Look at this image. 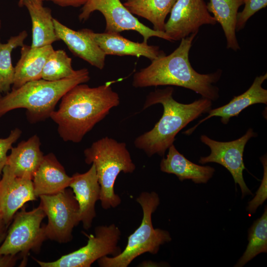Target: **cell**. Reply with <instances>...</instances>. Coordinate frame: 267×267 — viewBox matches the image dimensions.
I'll list each match as a JSON object with an SVG mask.
<instances>
[{
  "mask_svg": "<svg viewBox=\"0 0 267 267\" xmlns=\"http://www.w3.org/2000/svg\"><path fill=\"white\" fill-rule=\"evenodd\" d=\"M27 36V31L24 30L10 37L6 43H2L0 40V98L10 91L13 83L14 67L12 64L11 52L14 48L24 44Z\"/></svg>",
  "mask_w": 267,
  "mask_h": 267,
  "instance_id": "cell-25",
  "label": "cell"
},
{
  "mask_svg": "<svg viewBox=\"0 0 267 267\" xmlns=\"http://www.w3.org/2000/svg\"><path fill=\"white\" fill-rule=\"evenodd\" d=\"M7 227L0 210V242L5 235V231Z\"/></svg>",
  "mask_w": 267,
  "mask_h": 267,
  "instance_id": "cell-33",
  "label": "cell"
},
{
  "mask_svg": "<svg viewBox=\"0 0 267 267\" xmlns=\"http://www.w3.org/2000/svg\"><path fill=\"white\" fill-rule=\"evenodd\" d=\"M42 207L27 211L24 207L14 215L4 240L0 246V255L19 254L25 258L32 251L39 253L47 239L42 222L45 217Z\"/></svg>",
  "mask_w": 267,
  "mask_h": 267,
  "instance_id": "cell-7",
  "label": "cell"
},
{
  "mask_svg": "<svg viewBox=\"0 0 267 267\" xmlns=\"http://www.w3.org/2000/svg\"><path fill=\"white\" fill-rule=\"evenodd\" d=\"M53 21L56 36L73 54L100 70L103 69L106 55L84 29L74 30L54 18Z\"/></svg>",
  "mask_w": 267,
  "mask_h": 267,
  "instance_id": "cell-16",
  "label": "cell"
},
{
  "mask_svg": "<svg viewBox=\"0 0 267 267\" xmlns=\"http://www.w3.org/2000/svg\"><path fill=\"white\" fill-rule=\"evenodd\" d=\"M29 0H19L18 2V5L20 7H23L24 6V3Z\"/></svg>",
  "mask_w": 267,
  "mask_h": 267,
  "instance_id": "cell-34",
  "label": "cell"
},
{
  "mask_svg": "<svg viewBox=\"0 0 267 267\" xmlns=\"http://www.w3.org/2000/svg\"><path fill=\"white\" fill-rule=\"evenodd\" d=\"M36 198L32 180L16 176L6 165L0 178V210L7 226L19 209Z\"/></svg>",
  "mask_w": 267,
  "mask_h": 267,
  "instance_id": "cell-13",
  "label": "cell"
},
{
  "mask_svg": "<svg viewBox=\"0 0 267 267\" xmlns=\"http://www.w3.org/2000/svg\"><path fill=\"white\" fill-rule=\"evenodd\" d=\"M173 88L157 89L147 96L142 109L161 104L163 113L153 129L135 138V146L149 157L164 156L173 144L178 133L189 123L211 109L212 100L202 97L189 104L179 103L173 97Z\"/></svg>",
  "mask_w": 267,
  "mask_h": 267,
  "instance_id": "cell-3",
  "label": "cell"
},
{
  "mask_svg": "<svg viewBox=\"0 0 267 267\" xmlns=\"http://www.w3.org/2000/svg\"><path fill=\"white\" fill-rule=\"evenodd\" d=\"M84 30L106 55L144 56L151 61L166 55L158 46L148 45L144 42H134L119 33H95L90 29Z\"/></svg>",
  "mask_w": 267,
  "mask_h": 267,
  "instance_id": "cell-15",
  "label": "cell"
},
{
  "mask_svg": "<svg viewBox=\"0 0 267 267\" xmlns=\"http://www.w3.org/2000/svg\"><path fill=\"white\" fill-rule=\"evenodd\" d=\"M197 34L194 33L182 39L173 52L151 61L147 67L135 73L133 87L178 86L192 90L212 101L218 99L219 89L214 84L220 79L222 70L200 74L193 68L189 59L190 49Z\"/></svg>",
  "mask_w": 267,
  "mask_h": 267,
  "instance_id": "cell-2",
  "label": "cell"
},
{
  "mask_svg": "<svg viewBox=\"0 0 267 267\" xmlns=\"http://www.w3.org/2000/svg\"><path fill=\"white\" fill-rule=\"evenodd\" d=\"M267 79V73L256 77L250 87L246 91L240 95L234 96L225 105L210 109L207 117L183 133L187 135L191 134L200 124L213 117H220L221 122L225 125L232 117L238 116L242 111L252 105L258 103L267 104V90L262 87L263 83Z\"/></svg>",
  "mask_w": 267,
  "mask_h": 267,
  "instance_id": "cell-17",
  "label": "cell"
},
{
  "mask_svg": "<svg viewBox=\"0 0 267 267\" xmlns=\"http://www.w3.org/2000/svg\"><path fill=\"white\" fill-rule=\"evenodd\" d=\"M216 23L204 0H176L165 23L164 32L172 42L179 41L197 34L203 25Z\"/></svg>",
  "mask_w": 267,
  "mask_h": 267,
  "instance_id": "cell-12",
  "label": "cell"
},
{
  "mask_svg": "<svg viewBox=\"0 0 267 267\" xmlns=\"http://www.w3.org/2000/svg\"><path fill=\"white\" fill-rule=\"evenodd\" d=\"M39 197L40 205L48 220L44 226L46 239L60 243L71 241L73 229L80 222L79 204L73 190L66 188L56 194Z\"/></svg>",
  "mask_w": 267,
  "mask_h": 267,
  "instance_id": "cell-9",
  "label": "cell"
},
{
  "mask_svg": "<svg viewBox=\"0 0 267 267\" xmlns=\"http://www.w3.org/2000/svg\"><path fill=\"white\" fill-rule=\"evenodd\" d=\"M143 211V218L139 227L128 237L127 245L119 255L107 256L97 260L101 267H127L136 257L146 252L158 253L161 245L171 241L170 233L165 230L154 228L152 213L160 204L158 195L154 191L143 192L136 198Z\"/></svg>",
  "mask_w": 267,
  "mask_h": 267,
  "instance_id": "cell-6",
  "label": "cell"
},
{
  "mask_svg": "<svg viewBox=\"0 0 267 267\" xmlns=\"http://www.w3.org/2000/svg\"><path fill=\"white\" fill-rule=\"evenodd\" d=\"M257 135V133L250 128L243 136L230 141H216L206 135L200 136L201 142L209 147L211 153L206 157H201L199 162L202 164L216 163L225 168L232 175L235 183L239 184L242 198L252 194L243 178V172L245 169L243 152L249 140Z\"/></svg>",
  "mask_w": 267,
  "mask_h": 267,
  "instance_id": "cell-11",
  "label": "cell"
},
{
  "mask_svg": "<svg viewBox=\"0 0 267 267\" xmlns=\"http://www.w3.org/2000/svg\"><path fill=\"white\" fill-rule=\"evenodd\" d=\"M80 69H73L72 59L64 50L54 49L44 65L42 79L50 81H58L73 77L77 75Z\"/></svg>",
  "mask_w": 267,
  "mask_h": 267,
  "instance_id": "cell-27",
  "label": "cell"
},
{
  "mask_svg": "<svg viewBox=\"0 0 267 267\" xmlns=\"http://www.w3.org/2000/svg\"><path fill=\"white\" fill-rule=\"evenodd\" d=\"M84 155L85 162L95 167L102 207L107 210L117 207L121 199L114 192L115 180L121 172L132 173L135 169L126 143L104 137L86 149Z\"/></svg>",
  "mask_w": 267,
  "mask_h": 267,
  "instance_id": "cell-5",
  "label": "cell"
},
{
  "mask_svg": "<svg viewBox=\"0 0 267 267\" xmlns=\"http://www.w3.org/2000/svg\"><path fill=\"white\" fill-rule=\"evenodd\" d=\"M0 27H1V21L0 20Z\"/></svg>",
  "mask_w": 267,
  "mask_h": 267,
  "instance_id": "cell-35",
  "label": "cell"
},
{
  "mask_svg": "<svg viewBox=\"0 0 267 267\" xmlns=\"http://www.w3.org/2000/svg\"><path fill=\"white\" fill-rule=\"evenodd\" d=\"M95 11L100 12L104 17L105 32L119 33L132 30L141 35L145 43L152 37L172 42L164 32L155 31L140 22L120 0H88L81 9L79 20L81 21L87 20Z\"/></svg>",
  "mask_w": 267,
  "mask_h": 267,
  "instance_id": "cell-10",
  "label": "cell"
},
{
  "mask_svg": "<svg viewBox=\"0 0 267 267\" xmlns=\"http://www.w3.org/2000/svg\"><path fill=\"white\" fill-rule=\"evenodd\" d=\"M242 1L244 7L241 12H238L236 31L243 29L252 16L267 5V0H242Z\"/></svg>",
  "mask_w": 267,
  "mask_h": 267,
  "instance_id": "cell-28",
  "label": "cell"
},
{
  "mask_svg": "<svg viewBox=\"0 0 267 267\" xmlns=\"http://www.w3.org/2000/svg\"><path fill=\"white\" fill-rule=\"evenodd\" d=\"M83 233L88 238L87 244L77 250L54 261L34 260L41 267H90L103 257L110 255L116 256L122 252L118 245L121 231L114 223L96 226L94 235Z\"/></svg>",
  "mask_w": 267,
  "mask_h": 267,
  "instance_id": "cell-8",
  "label": "cell"
},
{
  "mask_svg": "<svg viewBox=\"0 0 267 267\" xmlns=\"http://www.w3.org/2000/svg\"><path fill=\"white\" fill-rule=\"evenodd\" d=\"M72 177L53 153L44 155L32 179L35 195H52L69 187Z\"/></svg>",
  "mask_w": 267,
  "mask_h": 267,
  "instance_id": "cell-18",
  "label": "cell"
},
{
  "mask_svg": "<svg viewBox=\"0 0 267 267\" xmlns=\"http://www.w3.org/2000/svg\"><path fill=\"white\" fill-rule=\"evenodd\" d=\"M243 4L242 0H209L207 4L209 12L222 27L227 48L235 51L240 49L236 36V25L238 9Z\"/></svg>",
  "mask_w": 267,
  "mask_h": 267,
  "instance_id": "cell-23",
  "label": "cell"
},
{
  "mask_svg": "<svg viewBox=\"0 0 267 267\" xmlns=\"http://www.w3.org/2000/svg\"><path fill=\"white\" fill-rule=\"evenodd\" d=\"M125 0V1H126V0Z\"/></svg>",
  "mask_w": 267,
  "mask_h": 267,
  "instance_id": "cell-36",
  "label": "cell"
},
{
  "mask_svg": "<svg viewBox=\"0 0 267 267\" xmlns=\"http://www.w3.org/2000/svg\"><path fill=\"white\" fill-rule=\"evenodd\" d=\"M18 257L17 255H0V267H11L14 266Z\"/></svg>",
  "mask_w": 267,
  "mask_h": 267,
  "instance_id": "cell-32",
  "label": "cell"
},
{
  "mask_svg": "<svg viewBox=\"0 0 267 267\" xmlns=\"http://www.w3.org/2000/svg\"><path fill=\"white\" fill-rule=\"evenodd\" d=\"M40 146V138L36 134L20 142L11 148L6 165L16 176L32 180L44 157Z\"/></svg>",
  "mask_w": 267,
  "mask_h": 267,
  "instance_id": "cell-19",
  "label": "cell"
},
{
  "mask_svg": "<svg viewBox=\"0 0 267 267\" xmlns=\"http://www.w3.org/2000/svg\"><path fill=\"white\" fill-rule=\"evenodd\" d=\"M248 244L235 267H242L261 253L267 252V209L248 231Z\"/></svg>",
  "mask_w": 267,
  "mask_h": 267,
  "instance_id": "cell-26",
  "label": "cell"
},
{
  "mask_svg": "<svg viewBox=\"0 0 267 267\" xmlns=\"http://www.w3.org/2000/svg\"><path fill=\"white\" fill-rule=\"evenodd\" d=\"M86 173L73 175L69 185L78 203L80 222L84 229L88 230L96 216L95 205L100 199V186L94 165L91 164Z\"/></svg>",
  "mask_w": 267,
  "mask_h": 267,
  "instance_id": "cell-14",
  "label": "cell"
},
{
  "mask_svg": "<svg viewBox=\"0 0 267 267\" xmlns=\"http://www.w3.org/2000/svg\"><path fill=\"white\" fill-rule=\"evenodd\" d=\"M22 131L18 128L12 130L9 135L4 138H0V178L2 171L7 161V153L11 149L13 144L20 137Z\"/></svg>",
  "mask_w": 267,
  "mask_h": 267,
  "instance_id": "cell-30",
  "label": "cell"
},
{
  "mask_svg": "<svg viewBox=\"0 0 267 267\" xmlns=\"http://www.w3.org/2000/svg\"><path fill=\"white\" fill-rule=\"evenodd\" d=\"M43 1H50L54 3L61 6H72L77 7L83 6L88 0H42Z\"/></svg>",
  "mask_w": 267,
  "mask_h": 267,
  "instance_id": "cell-31",
  "label": "cell"
},
{
  "mask_svg": "<svg viewBox=\"0 0 267 267\" xmlns=\"http://www.w3.org/2000/svg\"><path fill=\"white\" fill-rule=\"evenodd\" d=\"M54 50L51 44L32 47L23 44L21 56L14 67V77L12 89H17L26 83L42 79L46 61Z\"/></svg>",
  "mask_w": 267,
  "mask_h": 267,
  "instance_id": "cell-20",
  "label": "cell"
},
{
  "mask_svg": "<svg viewBox=\"0 0 267 267\" xmlns=\"http://www.w3.org/2000/svg\"><path fill=\"white\" fill-rule=\"evenodd\" d=\"M176 0H127L124 5L133 14L150 22L153 30L164 32L165 19Z\"/></svg>",
  "mask_w": 267,
  "mask_h": 267,
  "instance_id": "cell-24",
  "label": "cell"
},
{
  "mask_svg": "<svg viewBox=\"0 0 267 267\" xmlns=\"http://www.w3.org/2000/svg\"><path fill=\"white\" fill-rule=\"evenodd\" d=\"M260 159L264 167V176L255 196L248 203L247 210L250 214H254L257 208L263 204L267 198V160L266 155L261 157Z\"/></svg>",
  "mask_w": 267,
  "mask_h": 267,
  "instance_id": "cell-29",
  "label": "cell"
},
{
  "mask_svg": "<svg viewBox=\"0 0 267 267\" xmlns=\"http://www.w3.org/2000/svg\"><path fill=\"white\" fill-rule=\"evenodd\" d=\"M89 79L88 69L82 68L77 75L69 78L55 81L41 79L28 82L0 98V117L12 110L25 108L30 122L44 120L50 117L57 102L67 91Z\"/></svg>",
  "mask_w": 267,
  "mask_h": 267,
  "instance_id": "cell-4",
  "label": "cell"
},
{
  "mask_svg": "<svg viewBox=\"0 0 267 267\" xmlns=\"http://www.w3.org/2000/svg\"><path fill=\"white\" fill-rule=\"evenodd\" d=\"M113 82L94 88L80 84L63 96L58 109L50 118L58 125V133L64 141L81 142L112 108L119 105V94L111 87Z\"/></svg>",
  "mask_w": 267,
  "mask_h": 267,
  "instance_id": "cell-1",
  "label": "cell"
},
{
  "mask_svg": "<svg viewBox=\"0 0 267 267\" xmlns=\"http://www.w3.org/2000/svg\"><path fill=\"white\" fill-rule=\"evenodd\" d=\"M24 6L27 8L32 21L31 47H42L59 41L51 9L44 6L42 0H27Z\"/></svg>",
  "mask_w": 267,
  "mask_h": 267,
  "instance_id": "cell-22",
  "label": "cell"
},
{
  "mask_svg": "<svg viewBox=\"0 0 267 267\" xmlns=\"http://www.w3.org/2000/svg\"><path fill=\"white\" fill-rule=\"evenodd\" d=\"M160 170L175 175L180 181L191 179L196 183H207L215 171L213 167L200 166L188 160L177 150L174 144L168 148L166 157L162 159Z\"/></svg>",
  "mask_w": 267,
  "mask_h": 267,
  "instance_id": "cell-21",
  "label": "cell"
}]
</instances>
